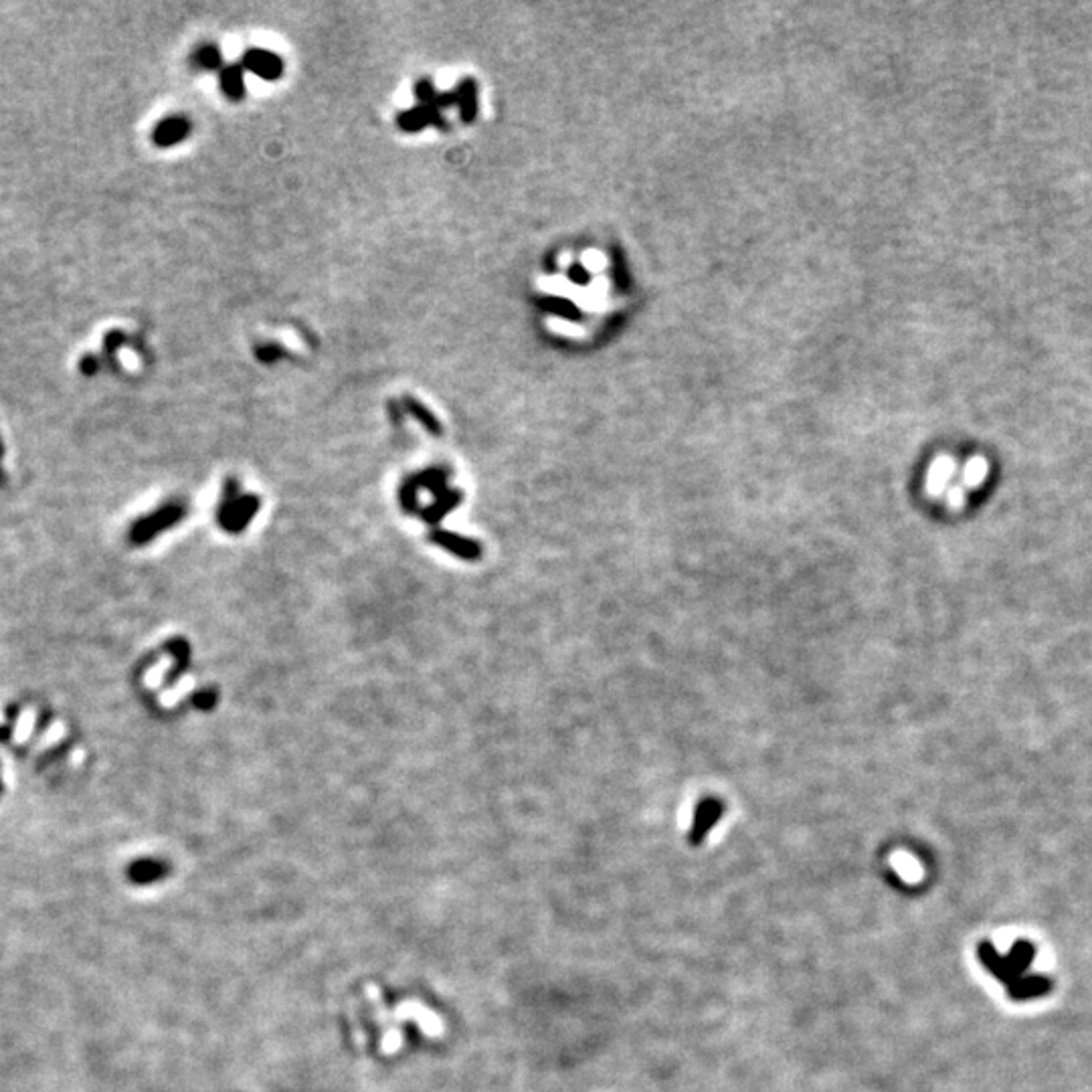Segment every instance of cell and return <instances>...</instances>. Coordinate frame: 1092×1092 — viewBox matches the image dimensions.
Segmentation results:
<instances>
[{
    "label": "cell",
    "mask_w": 1092,
    "mask_h": 1092,
    "mask_svg": "<svg viewBox=\"0 0 1092 1092\" xmlns=\"http://www.w3.org/2000/svg\"><path fill=\"white\" fill-rule=\"evenodd\" d=\"M979 959L993 977L1006 985L1009 1000L1028 1001L1038 1000L1050 993L1052 984L1044 975H1030L1028 971L1036 959V949L1028 941H1018L1007 955H1000L991 943H981Z\"/></svg>",
    "instance_id": "cell-1"
},
{
    "label": "cell",
    "mask_w": 1092,
    "mask_h": 1092,
    "mask_svg": "<svg viewBox=\"0 0 1092 1092\" xmlns=\"http://www.w3.org/2000/svg\"><path fill=\"white\" fill-rule=\"evenodd\" d=\"M261 502L255 496H239V484L235 477H229L225 482L221 504L217 510V523L223 530L237 534L251 523Z\"/></svg>",
    "instance_id": "cell-2"
},
{
    "label": "cell",
    "mask_w": 1092,
    "mask_h": 1092,
    "mask_svg": "<svg viewBox=\"0 0 1092 1092\" xmlns=\"http://www.w3.org/2000/svg\"><path fill=\"white\" fill-rule=\"evenodd\" d=\"M186 516V504L172 500L168 504H164L155 512L140 516L134 524L130 526L128 530V539L134 546H144L148 542H152L156 539L158 534L166 532L177 526L178 523H183V518Z\"/></svg>",
    "instance_id": "cell-3"
},
{
    "label": "cell",
    "mask_w": 1092,
    "mask_h": 1092,
    "mask_svg": "<svg viewBox=\"0 0 1092 1092\" xmlns=\"http://www.w3.org/2000/svg\"><path fill=\"white\" fill-rule=\"evenodd\" d=\"M190 126L189 118L184 116H168L161 120L152 130V142L158 148H172L184 142L190 136Z\"/></svg>",
    "instance_id": "cell-4"
},
{
    "label": "cell",
    "mask_w": 1092,
    "mask_h": 1092,
    "mask_svg": "<svg viewBox=\"0 0 1092 1092\" xmlns=\"http://www.w3.org/2000/svg\"><path fill=\"white\" fill-rule=\"evenodd\" d=\"M241 67L260 75L263 79H277L283 71V63L276 53L263 51V49H251V51L245 53Z\"/></svg>",
    "instance_id": "cell-5"
},
{
    "label": "cell",
    "mask_w": 1092,
    "mask_h": 1092,
    "mask_svg": "<svg viewBox=\"0 0 1092 1092\" xmlns=\"http://www.w3.org/2000/svg\"><path fill=\"white\" fill-rule=\"evenodd\" d=\"M431 540L446 551L453 552L455 557L465 558V561H476L482 554V548L476 540L464 539V536L452 534V532H431Z\"/></svg>",
    "instance_id": "cell-6"
},
{
    "label": "cell",
    "mask_w": 1092,
    "mask_h": 1092,
    "mask_svg": "<svg viewBox=\"0 0 1092 1092\" xmlns=\"http://www.w3.org/2000/svg\"><path fill=\"white\" fill-rule=\"evenodd\" d=\"M397 122L400 126V130H407V131H417L429 124L443 126L441 114H439V109L435 106H421V108L409 109V112L400 114Z\"/></svg>",
    "instance_id": "cell-7"
},
{
    "label": "cell",
    "mask_w": 1092,
    "mask_h": 1092,
    "mask_svg": "<svg viewBox=\"0 0 1092 1092\" xmlns=\"http://www.w3.org/2000/svg\"><path fill=\"white\" fill-rule=\"evenodd\" d=\"M394 1015H397V1018H413V1019H417L421 1028H423L429 1036L441 1034V1030H443V1025H441V1022H439L437 1015L431 1013L429 1009L423 1007L421 1003H417V1001H409V1003H405V1006H400L397 1012H394Z\"/></svg>",
    "instance_id": "cell-8"
},
{
    "label": "cell",
    "mask_w": 1092,
    "mask_h": 1092,
    "mask_svg": "<svg viewBox=\"0 0 1092 1092\" xmlns=\"http://www.w3.org/2000/svg\"><path fill=\"white\" fill-rule=\"evenodd\" d=\"M164 650H166L168 654H172V657H174V668L170 669L168 676H166V686H172L186 672V668H189L190 645H189V641L183 639V638H174V639L166 641Z\"/></svg>",
    "instance_id": "cell-9"
},
{
    "label": "cell",
    "mask_w": 1092,
    "mask_h": 1092,
    "mask_svg": "<svg viewBox=\"0 0 1092 1092\" xmlns=\"http://www.w3.org/2000/svg\"><path fill=\"white\" fill-rule=\"evenodd\" d=\"M126 344H130V338H128V334L122 332V330H109L106 336H103L102 360H103V365H106L109 371H116L118 372L120 369H122V366H120V360H118V353L126 347Z\"/></svg>",
    "instance_id": "cell-10"
},
{
    "label": "cell",
    "mask_w": 1092,
    "mask_h": 1092,
    "mask_svg": "<svg viewBox=\"0 0 1092 1092\" xmlns=\"http://www.w3.org/2000/svg\"><path fill=\"white\" fill-rule=\"evenodd\" d=\"M245 69L241 65H227L221 71V90L229 100L237 102L245 96Z\"/></svg>",
    "instance_id": "cell-11"
},
{
    "label": "cell",
    "mask_w": 1092,
    "mask_h": 1092,
    "mask_svg": "<svg viewBox=\"0 0 1092 1092\" xmlns=\"http://www.w3.org/2000/svg\"><path fill=\"white\" fill-rule=\"evenodd\" d=\"M166 872V866L161 864L156 860H138L128 868V876L130 880H134L136 885H148V882H155L158 878L164 876Z\"/></svg>",
    "instance_id": "cell-12"
},
{
    "label": "cell",
    "mask_w": 1092,
    "mask_h": 1092,
    "mask_svg": "<svg viewBox=\"0 0 1092 1092\" xmlns=\"http://www.w3.org/2000/svg\"><path fill=\"white\" fill-rule=\"evenodd\" d=\"M455 103L462 109L464 122H474L477 112V93L474 81L464 79V84L455 90Z\"/></svg>",
    "instance_id": "cell-13"
},
{
    "label": "cell",
    "mask_w": 1092,
    "mask_h": 1092,
    "mask_svg": "<svg viewBox=\"0 0 1092 1092\" xmlns=\"http://www.w3.org/2000/svg\"><path fill=\"white\" fill-rule=\"evenodd\" d=\"M403 403H405L403 409H407L409 415L415 417L417 423L423 425L427 431L433 433V435H439V433H441V425H439V421L433 417L429 409H425L423 405L419 403V400H415L413 397H405Z\"/></svg>",
    "instance_id": "cell-14"
},
{
    "label": "cell",
    "mask_w": 1092,
    "mask_h": 1092,
    "mask_svg": "<svg viewBox=\"0 0 1092 1092\" xmlns=\"http://www.w3.org/2000/svg\"><path fill=\"white\" fill-rule=\"evenodd\" d=\"M190 61H193V65H195L196 69L213 71V69H217L219 65H221V51H219L217 45H208V43H207V45H201V47L195 49V53H193V57H190Z\"/></svg>",
    "instance_id": "cell-15"
},
{
    "label": "cell",
    "mask_w": 1092,
    "mask_h": 1092,
    "mask_svg": "<svg viewBox=\"0 0 1092 1092\" xmlns=\"http://www.w3.org/2000/svg\"><path fill=\"white\" fill-rule=\"evenodd\" d=\"M951 471H953V464L949 462L947 458L937 459V462L931 465L929 477H926V486H929V492L931 493H941L943 486H945V482H947V477L951 476Z\"/></svg>",
    "instance_id": "cell-16"
},
{
    "label": "cell",
    "mask_w": 1092,
    "mask_h": 1092,
    "mask_svg": "<svg viewBox=\"0 0 1092 1092\" xmlns=\"http://www.w3.org/2000/svg\"><path fill=\"white\" fill-rule=\"evenodd\" d=\"M459 498H462V493H459V492H447L446 490V492L441 493V496H437L435 506L427 510V512H425L427 518L425 520H429V523H437V520L441 518L443 514L449 512V510H452L453 506H458Z\"/></svg>",
    "instance_id": "cell-17"
},
{
    "label": "cell",
    "mask_w": 1092,
    "mask_h": 1092,
    "mask_svg": "<svg viewBox=\"0 0 1092 1092\" xmlns=\"http://www.w3.org/2000/svg\"><path fill=\"white\" fill-rule=\"evenodd\" d=\"M102 366H103L102 354H96V353H85L78 362V369L84 377H96L97 372L102 371Z\"/></svg>",
    "instance_id": "cell-18"
},
{
    "label": "cell",
    "mask_w": 1092,
    "mask_h": 1092,
    "mask_svg": "<svg viewBox=\"0 0 1092 1092\" xmlns=\"http://www.w3.org/2000/svg\"><path fill=\"white\" fill-rule=\"evenodd\" d=\"M193 704L199 708V710H211L213 706L217 704V692L215 690H201L193 696Z\"/></svg>",
    "instance_id": "cell-19"
},
{
    "label": "cell",
    "mask_w": 1092,
    "mask_h": 1092,
    "mask_svg": "<svg viewBox=\"0 0 1092 1092\" xmlns=\"http://www.w3.org/2000/svg\"><path fill=\"white\" fill-rule=\"evenodd\" d=\"M400 1044H403V1038H400V1031L397 1030L387 1031L385 1038H382V1050H385V1054H394L400 1048Z\"/></svg>",
    "instance_id": "cell-20"
},
{
    "label": "cell",
    "mask_w": 1092,
    "mask_h": 1092,
    "mask_svg": "<svg viewBox=\"0 0 1092 1092\" xmlns=\"http://www.w3.org/2000/svg\"><path fill=\"white\" fill-rule=\"evenodd\" d=\"M10 737H13V724L9 722L3 724V727H0V743H7V740H10Z\"/></svg>",
    "instance_id": "cell-21"
},
{
    "label": "cell",
    "mask_w": 1092,
    "mask_h": 1092,
    "mask_svg": "<svg viewBox=\"0 0 1092 1092\" xmlns=\"http://www.w3.org/2000/svg\"><path fill=\"white\" fill-rule=\"evenodd\" d=\"M19 710H20V706H19V704H10V706L7 708V721H9V724H13V722H15V718L19 716Z\"/></svg>",
    "instance_id": "cell-22"
},
{
    "label": "cell",
    "mask_w": 1092,
    "mask_h": 1092,
    "mask_svg": "<svg viewBox=\"0 0 1092 1092\" xmlns=\"http://www.w3.org/2000/svg\"><path fill=\"white\" fill-rule=\"evenodd\" d=\"M3 458H4V443L3 437H0V484L4 482V474H3Z\"/></svg>",
    "instance_id": "cell-23"
},
{
    "label": "cell",
    "mask_w": 1092,
    "mask_h": 1092,
    "mask_svg": "<svg viewBox=\"0 0 1092 1092\" xmlns=\"http://www.w3.org/2000/svg\"><path fill=\"white\" fill-rule=\"evenodd\" d=\"M0 793H3V779H0Z\"/></svg>",
    "instance_id": "cell-24"
}]
</instances>
